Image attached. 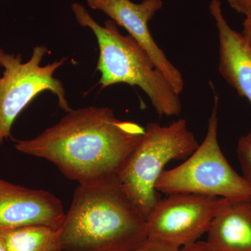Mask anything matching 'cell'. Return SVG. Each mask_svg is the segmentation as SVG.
Segmentation results:
<instances>
[{"label": "cell", "instance_id": "277c9868", "mask_svg": "<svg viewBox=\"0 0 251 251\" xmlns=\"http://www.w3.org/2000/svg\"><path fill=\"white\" fill-rule=\"evenodd\" d=\"M199 146L187 122H150L143 138L119 175L120 184L147 219L161 198L156 184L168 163L186 159Z\"/></svg>", "mask_w": 251, "mask_h": 251}, {"label": "cell", "instance_id": "e0dca14e", "mask_svg": "<svg viewBox=\"0 0 251 251\" xmlns=\"http://www.w3.org/2000/svg\"><path fill=\"white\" fill-rule=\"evenodd\" d=\"M242 34L251 47V11L245 15V19L243 23Z\"/></svg>", "mask_w": 251, "mask_h": 251}, {"label": "cell", "instance_id": "8992f818", "mask_svg": "<svg viewBox=\"0 0 251 251\" xmlns=\"http://www.w3.org/2000/svg\"><path fill=\"white\" fill-rule=\"evenodd\" d=\"M49 52L46 46H36L31 58L23 62L21 54L5 52L1 67L4 68L0 77V145L11 135L15 120L36 96L44 91H50L58 98L59 105L64 111L72 109L66 98L62 82L54 77L67 58L41 66Z\"/></svg>", "mask_w": 251, "mask_h": 251}, {"label": "cell", "instance_id": "9c48e42d", "mask_svg": "<svg viewBox=\"0 0 251 251\" xmlns=\"http://www.w3.org/2000/svg\"><path fill=\"white\" fill-rule=\"evenodd\" d=\"M65 214L62 201L52 193L0 178V235L31 226L59 229Z\"/></svg>", "mask_w": 251, "mask_h": 251}, {"label": "cell", "instance_id": "8fae6325", "mask_svg": "<svg viewBox=\"0 0 251 251\" xmlns=\"http://www.w3.org/2000/svg\"><path fill=\"white\" fill-rule=\"evenodd\" d=\"M207 242L219 251H251V199L229 200L218 211Z\"/></svg>", "mask_w": 251, "mask_h": 251}, {"label": "cell", "instance_id": "3957f363", "mask_svg": "<svg viewBox=\"0 0 251 251\" xmlns=\"http://www.w3.org/2000/svg\"><path fill=\"white\" fill-rule=\"evenodd\" d=\"M72 10L77 23L90 28L97 37L99 47L97 69L100 74L102 88L120 83L137 86L147 94L160 117L181 114L179 94L131 36L122 34L110 19L100 25L80 3L72 4Z\"/></svg>", "mask_w": 251, "mask_h": 251}, {"label": "cell", "instance_id": "ac0fdd59", "mask_svg": "<svg viewBox=\"0 0 251 251\" xmlns=\"http://www.w3.org/2000/svg\"><path fill=\"white\" fill-rule=\"evenodd\" d=\"M0 251H6V247H5L4 243L2 242L1 239H0Z\"/></svg>", "mask_w": 251, "mask_h": 251}, {"label": "cell", "instance_id": "6da1fadb", "mask_svg": "<svg viewBox=\"0 0 251 251\" xmlns=\"http://www.w3.org/2000/svg\"><path fill=\"white\" fill-rule=\"evenodd\" d=\"M145 127L117 119L108 107L72 110L35 138L17 140L19 152L50 162L79 184L118 176Z\"/></svg>", "mask_w": 251, "mask_h": 251}, {"label": "cell", "instance_id": "4fadbf2b", "mask_svg": "<svg viewBox=\"0 0 251 251\" xmlns=\"http://www.w3.org/2000/svg\"><path fill=\"white\" fill-rule=\"evenodd\" d=\"M237 154L242 176L251 186V131L239 138Z\"/></svg>", "mask_w": 251, "mask_h": 251}, {"label": "cell", "instance_id": "7a4b0ae2", "mask_svg": "<svg viewBox=\"0 0 251 251\" xmlns=\"http://www.w3.org/2000/svg\"><path fill=\"white\" fill-rule=\"evenodd\" d=\"M59 230L63 251H129L148 238L118 176L79 184Z\"/></svg>", "mask_w": 251, "mask_h": 251}, {"label": "cell", "instance_id": "d6986e66", "mask_svg": "<svg viewBox=\"0 0 251 251\" xmlns=\"http://www.w3.org/2000/svg\"><path fill=\"white\" fill-rule=\"evenodd\" d=\"M4 51L0 48V67H1V59H2L3 56H4Z\"/></svg>", "mask_w": 251, "mask_h": 251}, {"label": "cell", "instance_id": "5b68a950", "mask_svg": "<svg viewBox=\"0 0 251 251\" xmlns=\"http://www.w3.org/2000/svg\"><path fill=\"white\" fill-rule=\"evenodd\" d=\"M218 109L216 95L204 140L184 163L163 172L155 186L158 193H193L230 201L251 199L250 184L234 171L220 147Z\"/></svg>", "mask_w": 251, "mask_h": 251}, {"label": "cell", "instance_id": "30bf717a", "mask_svg": "<svg viewBox=\"0 0 251 251\" xmlns=\"http://www.w3.org/2000/svg\"><path fill=\"white\" fill-rule=\"evenodd\" d=\"M209 11L219 36V72L239 96L251 105V47L242 33L230 27L220 0H211Z\"/></svg>", "mask_w": 251, "mask_h": 251}, {"label": "cell", "instance_id": "9a60e30c", "mask_svg": "<svg viewBox=\"0 0 251 251\" xmlns=\"http://www.w3.org/2000/svg\"><path fill=\"white\" fill-rule=\"evenodd\" d=\"M177 251H219L211 246L207 241L198 240L197 242L185 245L178 249Z\"/></svg>", "mask_w": 251, "mask_h": 251}, {"label": "cell", "instance_id": "7c38bea8", "mask_svg": "<svg viewBox=\"0 0 251 251\" xmlns=\"http://www.w3.org/2000/svg\"><path fill=\"white\" fill-rule=\"evenodd\" d=\"M7 251H63L60 230L46 226H31L0 235Z\"/></svg>", "mask_w": 251, "mask_h": 251}, {"label": "cell", "instance_id": "2e32d148", "mask_svg": "<svg viewBox=\"0 0 251 251\" xmlns=\"http://www.w3.org/2000/svg\"><path fill=\"white\" fill-rule=\"evenodd\" d=\"M231 8L239 14L245 16L251 11V0H227Z\"/></svg>", "mask_w": 251, "mask_h": 251}, {"label": "cell", "instance_id": "52a82bcc", "mask_svg": "<svg viewBox=\"0 0 251 251\" xmlns=\"http://www.w3.org/2000/svg\"><path fill=\"white\" fill-rule=\"evenodd\" d=\"M228 201L193 193L168 195L147 218L148 237L176 248L197 242Z\"/></svg>", "mask_w": 251, "mask_h": 251}, {"label": "cell", "instance_id": "5bb4252c", "mask_svg": "<svg viewBox=\"0 0 251 251\" xmlns=\"http://www.w3.org/2000/svg\"><path fill=\"white\" fill-rule=\"evenodd\" d=\"M179 248L148 237L129 251H177Z\"/></svg>", "mask_w": 251, "mask_h": 251}, {"label": "cell", "instance_id": "ba28073f", "mask_svg": "<svg viewBox=\"0 0 251 251\" xmlns=\"http://www.w3.org/2000/svg\"><path fill=\"white\" fill-rule=\"evenodd\" d=\"M87 3L91 9L102 11L117 26L126 29L148 52L175 92L179 95L182 93L185 85L182 74L157 45L149 29V22L163 8L162 0H143L141 3L130 0H87Z\"/></svg>", "mask_w": 251, "mask_h": 251}]
</instances>
